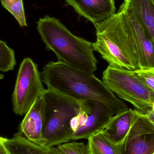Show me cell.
Returning <instances> with one entry per match:
<instances>
[{
  "instance_id": "cell-1",
  "label": "cell",
  "mask_w": 154,
  "mask_h": 154,
  "mask_svg": "<svg viewBox=\"0 0 154 154\" xmlns=\"http://www.w3.org/2000/svg\"><path fill=\"white\" fill-rule=\"evenodd\" d=\"M48 89L77 101H98L106 105L113 116L128 109L93 73H89L61 61H50L41 74Z\"/></svg>"
},
{
  "instance_id": "cell-2",
  "label": "cell",
  "mask_w": 154,
  "mask_h": 154,
  "mask_svg": "<svg viewBox=\"0 0 154 154\" xmlns=\"http://www.w3.org/2000/svg\"><path fill=\"white\" fill-rule=\"evenodd\" d=\"M95 26L97 39L93 43V48L108 66L131 71L141 69L137 50L122 12L119 11Z\"/></svg>"
},
{
  "instance_id": "cell-3",
  "label": "cell",
  "mask_w": 154,
  "mask_h": 154,
  "mask_svg": "<svg viewBox=\"0 0 154 154\" xmlns=\"http://www.w3.org/2000/svg\"><path fill=\"white\" fill-rule=\"evenodd\" d=\"M37 30L47 50L53 51L58 61L89 73L97 70L93 43L74 35L59 20L46 15L37 22Z\"/></svg>"
},
{
  "instance_id": "cell-4",
  "label": "cell",
  "mask_w": 154,
  "mask_h": 154,
  "mask_svg": "<svg viewBox=\"0 0 154 154\" xmlns=\"http://www.w3.org/2000/svg\"><path fill=\"white\" fill-rule=\"evenodd\" d=\"M44 97L46 119L43 137L46 146L55 147L68 143L74 134L70 121L79 114L82 101L48 89Z\"/></svg>"
},
{
  "instance_id": "cell-5",
  "label": "cell",
  "mask_w": 154,
  "mask_h": 154,
  "mask_svg": "<svg viewBox=\"0 0 154 154\" xmlns=\"http://www.w3.org/2000/svg\"><path fill=\"white\" fill-rule=\"evenodd\" d=\"M102 81L119 97L131 103L136 110L145 114L152 110L154 93L140 80L135 71L108 66Z\"/></svg>"
},
{
  "instance_id": "cell-6",
  "label": "cell",
  "mask_w": 154,
  "mask_h": 154,
  "mask_svg": "<svg viewBox=\"0 0 154 154\" xmlns=\"http://www.w3.org/2000/svg\"><path fill=\"white\" fill-rule=\"evenodd\" d=\"M37 64L25 58L20 66L12 95L13 109L18 116L25 115L37 98L45 92Z\"/></svg>"
},
{
  "instance_id": "cell-7",
  "label": "cell",
  "mask_w": 154,
  "mask_h": 154,
  "mask_svg": "<svg viewBox=\"0 0 154 154\" xmlns=\"http://www.w3.org/2000/svg\"><path fill=\"white\" fill-rule=\"evenodd\" d=\"M119 147L120 154H154V125L136 110L133 125Z\"/></svg>"
},
{
  "instance_id": "cell-8",
  "label": "cell",
  "mask_w": 154,
  "mask_h": 154,
  "mask_svg": "<svg viewBox=\"0 0 154 154\" xmlns=\"http://www.w3.org/2000/svg\"><path fill=\"white\" fill-rule=\"evenodd\" d=\"M119 11L127 22L139 57L142 69H154V43L134 13L122 3Z\"/></svg>"
},
{
  "instance_id": "cell-9",
  "label": "cell",
  "mask_w": 154,
  "mask_h": 154,
  "mask_svg": "<svg viewBox=\"0 0 154 154\" xmlns=\"http://www.w3.org/2000/svg\"><path fill=\"white\" fill-rule=\"evenodd\" d=\"M46 119L44 93L35 100L19 126L18 134L31 142L40 146H46L43 131Z\"/></svg>"
},
{
  "instance_id": "cell-10",
  "label": "cell",
  "mask_w": 154,
  "mask_h": 154,
  "mask_svg": "<svg viewBox=\"0 0 154 154\" xmlns=\"http://www.w3.org/2000/svg\"><path fill=\"white\" fill-rule=\"evenodd\" d=\"M80 16L94 25L116 14L114 0H65Z\"/></svg>"
},
{
  "instance_id": "cell-11",
  "label": "cell",
  "mask_w": 154,
  "mask_h": 154,
  "mask_svg": "<svg viewBox=\"0 0 154 154\" xmlns=\"http://www.w3.org/2000/svg\"><path fill=\"white\" fill-rule=\"evenodd\" d=\"M89 103L91 110L87 123L74 134L72 141L88 139L91 136L101 132L114 116L109 109L101 102L89 101Z\"/></svg>"
},
{
  "instance_id": "cell-12",
  "label": "cell",
  "mask_w": 154,
  "mask_h": 154,
  "mask_svg": "<svg viewBox=\"0 0 154 154\" xmlns=\"http://www.w3.org/2000/svg\"><path fill=\"white\" fill-rule=\"evenodd\" d=\"M136 110H127L113 116L102 132L114 144L120 146L128 134L135 117Z\"/></svg>"
},
{
  "instance_id": "cell-13",
  "label": "cell",
  "mask_w": 154,
  "mask_h": 154,
  "mask_svg": "<svg viewBox=\"0 0 154 154\" xmlns=\"http://www.w3.org/2000/svg\"><path fill=\"white\" fill-rule=\"evenodd\" d=\"M123 3L134 11L154 43L153 0H124Z\"/></svg>"
},
{
  "instance_id": "cell-14",
  "label": "cell",
  "mask_w": 154,
  "mask_h": 154,
  "mask_svg": "<svg viewBox=\"0 0 154 154\" xmlns=\"http://www.w3.org/2000/svg\"><path fill=\"white\" fill-rule=\"evenodd\" d=\"M5 144L11 154H57L55 147L36 144L18 133L11 139L5 138Z\"/></svg>"
},
{
  "instance_id": "cell-15",
  "label": "cell",
  "mask_w": 154,
  "mask_h": 154,
  "mask_svg": "<svg viewBox=\"0 0 154 154\" xmlns=\"http://www.w3.org/2000/svg\"><path fill=\"white\" fill-rule=\"evenodd\" d=\"M88 140L89 154H120L119 146L114 144L102 131L91 136Z\"/></svg>"
},
{
  "instance_id": "cell-16",
  "label": "cell",
  "mask_w": 154,
  "mask_h": 154,
  "mask_svg": "<svg viewBox=\"0 0 154 154\" xmlns=\"http://www.w3.org/2000/svg\"><path fill=\"white\" fill-rule=\"evenodd\" d=\"M1 3L15 18L20 27L27 26L23 0H1Z\"/></svg>"
},
{
  "instance_id": "cell-17",
  "label": "cell",
  "mask_w": 154,
  "mask_h": 154,
  "mask_svg": "<svg viewBox=\"0 0 154 154\" xmlns=\"http://www.w3.org/2000/svg\"><path fill=\"white\" fill-rule=\"evenodd\" d=\"M15 64L14 51L5 42L0 40V71L6 72L13 70Z\"/></svg>"
},
{
  "instance_id": "cell-18",
  "label": "cell",
  "mask_w": 154,
  "mask_h": 154,
  "mask_svg": "<svg viewBox=\"0 0 154 154\" xmlns=\"http://www.w3.org/2000/svg\"><path fill=\"white\" fill-rule=\"evenodd\" d=\"M55 147L57 154H89L87 145L82 142H68Z\"/></svg>"
},
{
  "instance_id": "cell-19",
  "label": "cell",
  "mask_w": 154,
  "mask_h": 154,
  "mask_svg": "<svg viewBox=\"0 0 154 154\" xmlns=\"http://www.w3.org/2000/svg\"><path fill=\"white\" fill-rule=\"evenodd\" d=\"M135 71L143 83L154 93V69H140Z\"/></svg>"
},
{
  "instance_id": "cell-20",
  "label": "cell",
  "mask_w": 154,
  "mask_h": 154,
  "mask_svg": "<svg viewBox=\"0 0 154 154\" xmlns=\"http://www.w3.org/2000/svg\"><path fill=\"white\" fill-rule=\"evenodd\" d=\"M78 115L71 119L70 121V126L74 134L78 131L79 129V119Z\"/></svg>"
},
{
  "instance_id": "cell-21",
  "label": "cell",
  "mask_w": 154,
  "mask_h": 154,
  "mask_svg": "<svg viewBox=\"0 0 154 154\" xmlns=\"http://www.w3.org/2000/svg\"><path fill=\"white\" fill-rule=\"evenodd\" d=\"M5 138L0 136V154H11L5 144Z\"/></svg>"
},
{
  "instance_id": "cell-22",
  "label": "cell",
  "mask_w": 154,
  "mask_h": 154,
  "mask_svg": "<svg viewBox=\"0 0 154 154\" xmlns=\"http://www.w3.org/2000/svg\"><path fill=\"white\" fill-rule=\"evenodd\" d=\"M143 115L145 116L146 117L152 124H153L154 125V112L153 111L152 109L150 110V111H148L147 113H146V114H143Z\"/></svg>"
},
{
  "instance_id": "cell-23",
  "label": "cell",
  "mask_w": 154,
  "mask_h": 154,
  "mask_svg": "<svg viewBox=\"0 0 154 154\" xmlns=\"http://www.w3.org/2000/svg\"><path fill=\"white\" fill-rule=\"evenodd\" d=\"M4 75L0 74V80L4 79Z\"/></svg>"
},
{
  "instance_id": "cell-24",
  "label": "cell",
  "mask_w": 154,
  "mask_h": 154,
  "mask_svg": "<svg viewBox=\"0 0 154 154\" xmlns=\"http://www.w3.org/2000/svg\"><path fill=\"white\" fill-rule=\"evenodd\" d=\"M152 109L153 111L154 112V103H153L152 106Z\"/></svg>"
},
{
  "instance_id": "cell-25",
  "label": "cell",
  "mask_w": 154,
  "mask_h": 154,
  "mask_svg": "<svg viewBox=\"0 0 154 154\" xmlns=\"http://www.w3.org/2000/svg\"><path fill=\"white\" fill-rule=\"evenodd\" d=\"M154 2V0H153Z\"/></svg>"
}]
</instances>
